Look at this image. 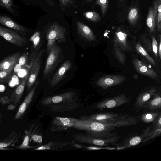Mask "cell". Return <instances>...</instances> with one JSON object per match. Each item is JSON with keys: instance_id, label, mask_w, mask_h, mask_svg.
I'll list each match as a JSON object with an SVG mask.
<instances>
[{"instance_id": "47", "label": "cell", "mask_w": 161, "mask_h": 161, "mask_svg": "<svg viewBox=\"0 0 161 161\" xmlns=\"http://www.w3.org/2000/svg\"><path fill=\"white\" fill-rule=\"evenodd\" d=\"M1 114L0 113V121H1Z\"/></svg>"}, {"instance_id": "24", "label": "cell", "mask_w": 161, "mask_h": 161, "mask_svg": "<svg viewBox=\"0 0 161 161\" xmlns=\"http://www.w3.org/2000/svg\"><path fill=\"white\" fill-rule=\"evenodd\" d=\"M160 113L158 111L146 113L141 115V119L145 123H149L153 121Z\"/></svg>"}, {"instance_id": "49", "label": "cell", "mask_w": 161, "mask_h": 161, "mask_svg": "<svg viewBox=\"0 0 161 161\" xmlns=\"http://www.w3.org/2000/svg\"><path fill=\"white\" fill-rule=\"evenodd\" d=\"M87 0V1H92V0Z\"/></svg>"}, {"instance_id": "44", "label": "cell", "mask_w": 161, "mask_h": 161, "mask_svg": "<svg viewBox=\"0 0 161 161\" xmlns=\"http://www.w3.org/2000/svg\"><path fill=\"white\" fill-rule=\"evenodd\" d=\"M158 53L160 59H161V36L160 35V42L158 47Z\"/></svg>"}, {"instance_id": "14", "label": "cell", "mask_w": 161, "mask_h": 161, "mask_svg": "<svg viewBox=\"0 0 161 161\" xmlns=\"http://www.w3.org/2000/svg\"><path fill=\"white\" fill-rule=\"evenodd\" d=\"M71 66V62L69 60H68L64 63L51 79L50 83V86H55L58 83Z\"/></svg>"}, {"instance_id": "19", "label": "cell", "mask_w": 161, "mask_h": 161, "mask_svg": "<svg viewBox=\"0 0 161 161\" xmlns=\"http://www.w3.org/2000/svg\"><path fill=\"white\" fill-rule=\"evenodd\" d=\"M0 24L18 31L27 32V30L25 27L16 23L7 16L0 15Z\"/></svg>"}, {"instance_id": "38", "label": "cell", "mask_w": 161, "mask_h": 161, "mask_svg": "<svg viewBox=\"0 0 161 161\" xmlns=\"http://www.w3.org/2000/svg\"><path fill=\"white\" fill-rule=\"evenodd\" d=\"M152 49L155 56L158 57V43L157 40L154 36L152 38Z\"/></svg>"}, {"instance_id": "46", "label": "cell", "mask_w": 161, "mask_h": 161, "mask_svg": "<svg viewBox=\"0 0 161 161\" xmlns=\"http://www.w3.org/2000/svg\"><path fill=\"white\" fill-rule=\"evenodd\" d=\"M107 148H102L93 147H87V148L89 150H97L101 149H106Z\"/></svg>"}, {"instance_id": "13", "label": "cell", "mask_w": 161, "mask_h": 161, "mask_svg": "<svg viewBox=\"0 0 161 161\" xmlns=\"http://www.w3.org/2000/svg\"><path fill=\"white\" fill-rule=\"evenodd\" d=\"M157 5L156 0H154L153 5L149 8L146 19V25L149 28L151 33H153L157 26Z\"/></svg>"}, {"instance_id": "39", "label": "cell", "mask_w": 161, "mask_h": 161, "mask_svg": "<svg viewBox=\"0 0 161 161\" xmlns=\"http://www.w3.org/2000/svg\"><path fill=\"white\" fill-rule=\"evenodd\" d=\"M11 102L10 98L7 96L0 97V103L3 105H5Z\"/></svg>"}, {"instance_id": "32", "label": "cell", "mask_w": 161, "mask_h": 161, "mask_svg": "<svg viewBox=\"0 0 161 161\" xmlns=\"http://www.w3.org/2000/svg\"><path fill=\"white\" fill-rule=\"evenodd\" d=\"M156 0L157 8V26L158 30L160 31L161 29V0Z\"/></svg>"}, {"instance_id": "37", "label": "cell", "mask_w": 161, "mask_h": 161, "mask_svg": "<svg viewBox=\"0 0 161 161\" xmlns=\"http://www.w3.org/2000/svg\"><path fill=\"white\" fill-rule=\"evenodd\" d=\"M154 129H161V114L153 121Z\"/></svg>"}, {"instance_id": "9", "label": "cell", "mask_w": 161, "mask_h": 161, "mask_svg": "<svg viewBox=\"0 0 161 161\" xmlns=\"http://www.w3.org/2000/svg\"><path fill=\"white\" fill-rule=\"evenodd\" d=\"M60 50L61 48L57 43L50 49L48 53V57L43 71V75L44 76L48 75L51 72L58 58Z\"/></svg>"}, {"instance_id": "5", "label": "cell", "mask_w": 161, "mask_h": 161, "mask_svg": "<svg viewBox=\"0 0 161 161\" xmlns=\"http://www.w3.org/2000/svg\"><path fill=\"white\" fill-rule=\"evenodd\" d=\"M122 113L106 112L95 114L86 119L104 124H110L112 125L111 124L114 123L116 127L115 124V123L118 127L117 122L122 118Z\"/></svg>"}, {"instance_id": "7", "label": "cell", "mask_w": 161, "mask_h": 161, "mask_svg": "<svg viewBox=\"0 0 161 161\" xmlns=\"http://www.w3.org/2000/svg\"><path fill=\"white\" fill-rule=\"evenodd\" d=\"M43 53L44 51L42 50L36 55L27 82V88L28 89H30L32 87L37 78L40 69L42 58Z\"/></svg>"}, {"instance_id": "29", "label": "cell", "mask_w": 161, "mask_h": 161, "mask_svg": "<svg viewBox=\"0 0 161 161\" xmlns=\"http://www.w3.org/2000/svg\"><path fill=\"white\" fill-rule=\"evenodd\" d=\"M138 17V11L136 8H132L130 11L128 15V19L131 24H134L136 21Z\"/></svg>"}, {"instance_id": "18", "label": "cell", "mask_w": 161, "mask_h": 161, "mask_svg": "<svg viewBox=\"0 0 161 161\" xmlns=\"http://www.w3.org/2000/svg\"><path fill=\"white\" fill-rule=\"evenodd\" d=\"M20 55V52H16L4 58L0 62V71L8 69L15 66Z\"/></svg>"}, {"instance_id": "48", "label": "cell", "mask_w": 161, "mask_h": 161, "mask_svg": "<svg viewBox=\"0 0 161 161\" xmlns=\"http://www.w3.org/2000/svg\"><path fill=\"white\" fill-rule=\"evenodd\" d=\"M61 0H59V2H60V3H61Z\"/></svg>"}, {"instance_id": "41", "label": "cell", "mask_w": 161, "mask_h": 161, "mask_svg": "<svg viewBox=\"0 0 161 161\" xmlns=\"http://www.w3.org/2000/svg\"><path fill=\"white\" fill-rule=\"evenodd\" d=\"M31 138L34 141L38 143H41L42 141V136L36 134L33 135L32 136Z\"/></svg>"}, {"instance_id": "16", "label": "cell", "mask_w": 161, "mask_h": 161, "mask_svg": "<svg viewBox=\"0 0 161 161\" xmlns=\"http://www.w3.org/2000/svg\"><path fill=\"white\" fill-rule=\"evenodd\" d=\"M29 75V74H28L21 80L19 85L15 89L9 97L11 102H13L15 105L18 104L21 99Z\"/></svg>"}, {"instance_id": "23", "label": "cell", "mask_w": 161, "mask_h": 161, "mask_svg": "<svg viewBox=\"0 0 161 161\" xmlns=\"http://www.w3.org/2000/svg\"><path fill=\"white\" fill-rule=\"evenodd\" d=\"M54 124L60 127H65L73 126L74 124L73 118L56 117Z\"/></svg>"}, {"instance_id": "26", "label": "cell", "mask_w": 161, "mask_h": 161, "mask_svg": "<svg viewBox=\"0 0 161 161\" xmlns=\"http://www.w3.org/2000/svg\"><path fill=\"white\" fill-rule=\"evenodd\" d=\"M33 125H32L30 128L25 132V134L24 137L23 142L19 146L16 147L17 148L20 149H25L29 148V142Z\"/></svg>"}, {"instance_id": "15", "label": "cell", "mask_w": 161, "mask_h": 161, "mask_svg": "<svg viewBox=\"0 0 161 161\" xmlns=\"http://www.w3.org/2000/svg\"><path fill=\"white\" fill-rule=\"evenodd\" d=\"M36 83L34 86L30 90L19 106L14 117L15 120L21 118L27 109L34 96L38 84Z\"/></svg>"}, {"instance_id": "10", "label": "cell", "mask_w": 161, "mask_h": 161, "mask_svg": "<svg viewBox=\"0 0 161 161\" xmlns=\"http://www.w3.org/2000/svg\"><path fill=\"white\" fill-rule=\"evenodd\" d=\"M156 92V89L152 88L140 93L134 104L133 109L137 112H139L144 108L147 102L150 100L152 95Z\"/></svg>"}, {"instance_id": "20", "label": "cell", "mask_w": 161, "mask_h": 161, "mask_svg": "<svg viewBox=\"0 0 161 161\" xmlns=\"http://www.w3.org/2000/svg\"><path fill=\"white\" fill-rule=\"evenodd\" d=\"M74 95V92H69L58 95L46 98L43 101L42 103L44 104L57 103L71 98Z\"/></svg>"}, {"instance_id": "6", "label": "cell", "mask_w": 161, "mask_h": 161, "mask_svg": "<svg viewBox=\"0 0 161 161\" xmlns=\"http://www.w3.org/2000/svg\"><path fill=\"white\" fill-rule=\"evenodd\" d=\"M0 36L10 43L19 47H23L27 42L26 38L11 30L0 26Z\"/></svg>"}, {"instance_id": "4", "label": "cell", "mask_w": 161, "mask_h": 161, "mask_svg": "<svg viewBox=\"0 0 161 161\" xmlns=\"http://www.w3.org/2000/svg\"><path fill=\"white\" fill-rule=\"evenodd\" d=\"M130 98L121 94L112 98L105 99L95 105L93 108L96 109H109L120 106L128 103Z\"/></svg>"}, {"instance_id": "31", "label": "cell", "mask_w": 161, "mask_h": 161, "mask_svg": "<svg viewBox=\"0 0 161 161\" xmlns=\"http://www.w3.org/2000/svg\"><path fill=\"white\" fill-rule=\"evenodd\" d=\"M95 4L100 6L102 15L104 16L108 6L109 0H97Z\"/></svg>"}, {"instance_id": "25", "label": "cell", "mask_w": 161, "mask_h": 161, "mask_svg": "<svg viewBox=\"0 0 161 161\" xmlns=\"http://www.w3.org/2000/svg\"><path fill=\"white\" fill-rule=\"evenodd\" d=\"M136 48L138 52L144 57L148 62L155 66H156V63L154 60L149 55L139 43L136 44Z\"/></svg>"}, {"instance_id": "35", "label": "cell", "mask_w": 161, "mask_h": 161, "mask_svg": "<svg viewBox=\"0 0 161 161\" xmlns=\"http://www.w3.org/2000/svg\"><path fill=\"white\" fill-rule=\"evenodd\" d=\"M16 137L15 135H14L13 137L11 136L10 138L9 136L8 139H6L3 142H0V149H3L6 147L10 146L15 140Z\"/></svg>"}, {"instance_id": "11", "label": "cell", "mask_w": 161, "mask_h": 161, "mask_svg": "<svg viewBox=\"0 0 161 161\" xmlns=\"http://www.w3.org/2000/svg\"><path fill=\"white\" fill-rule=\"evenodd\" d=\"M120 138L117 136L107 138H101L90 136L83 137V142L97 146H107L110 144H115Z\"/></svg>"}, {"instance_id": "2", "label": "cell", "mask_w": 161, "mask_h": 161, "mask_svg": "<svg viewBox=\"0 0 161 161\" xmlns=\"http://www.w3.org/2000/svg\"><path fill=\"white\" fill-rule=\"evenodd\" d=\"M65 28L56 22L53 23L47 30L46 37L47 40V52L48 53L56 42L64 43L66 41Z\"/></svg>"}, {"instance_id": "22", "label": "cell", "mask_w": 161, "mask_h": 161, "mask_svg": "<svg viewBox=\"0 0 161 161\" xmlns=\"http://www.w3.org/2000/svg\"><path fill=\"white\" fill-rule=\"evenodd\" d=\"M127 35L122 31H118L115 33L114 40L115 44L119 46L121 49L128 50L129 47L127 41Z\"/></svg>"}, {"instance_id": "45", "label": "cell", "mask_w": 161, "mask_h": 161, "mask_svg": "<svg viewBox=\"0 0 161 161\" xmlns=\"http://www.w3.org/2000/svg\"><path fill=\"white\" fill-rule=\"evenodd\" d=\"M16 106L15 104H10L7 107V109L8 110H12L16 108Z\"/></svg>"}, {"instance_id": "33", "label": "cell", "mask_w": 161, "mask_h": 161, "mask_svg": "<svg viewBox=\"0 0 161 161\" xmlns=\"http://www.w3.org/2000/svg\"><path fill=\"white\" fill-rule=\"evenodd\" d=\"M12 0H0V6L6 8L11 13L14 14V11L12 8Z\"/></svg>"}, {"instance_id": "8", "label": "cell", "mask_w": 161, "mask_h": 161, "mask_svg": "<svg viewBox=\"0 0 161 161\" xmlns=\"http://www.w3.org/2000/svg\"><path fill=\"white\" fill-rule=\"evenodd\" d=\"M125 80L124 76L118 75H105L99 78L96 84L103 89H105L120 84Z\"/></svg>"}, {"instance_id": "12", "label": "cell", "mask_w": 161, "mask_h": 161, "mask_svg": "<svg viewBox=\"0 0 161 161\" xmlns=\"http://www.w3.org/2000/svg\"><path fill=\"white\" fill-rule=\"evenodd\" d=\"M132 63L136 70L140 74L153 78L158 77V75L154 70L138 59H134Z\"/></svg>"}, {"instance_id": "21", "label": "cell", "mask_w": 161, "mask_h": 161, "mask_svg": "<svg viewBox=\"0 0 161 161\" xmlns=\"http://www.w3.org/2000/svg\"><path fill=\"white\" fill-rule=\"evenodd\" d=\"M153 99L149 100L147 103L144 108L152 111H158L161 108V97L159 93H153Z\"/></svg>"}, {"instance_id": "40", "label": "cell", "mask_w": 161, "mask_h": 161, "mask_svg": "<svg viewBox=\"0 0 161 161\" xmlns=\"http://www.w3.org/2000/svg\"><path fill=\"white\" fill-rule=\"evenodd\" d=\"M24 68L23 66L21 65L19 63H16L13 69V74L14 75L17 73L21 69Z\"/></svg>"}, {"instance_id": "17", "label": "cell", "mask_w": 161, "mask_h": 161, "mask_svg": "<svg viewBox=\"0 0 161 161\" xmlns=\"http://www.w3.org/2000/svg\"><path fill=\"white\" fill-rule=\"evenodd\" d=\"M76 25L78 33L85 39L91 41L96 40V37L92 30L82 22L77 21Z\"/></svg>"}, {"instance_id": "30", "label": "cell", "mask_w": 161, "mask_h": 161, "mask_svg": "<svg viewBox=\"0 0 161 161\" xmlns=\"http://www.w3.org/2000/svg\"><path fill=\"white\" fill-rule=\"evenodd\" d=\"M114 50L115 55L118 61L122 64H124L125 61V57L118 47V45L115 44Z\"/></svg>"}, {"instance_id": "27", "label": "cell", "mask_w": 161, "mask_h": 161, "mask_svg": "<svg viewBox=\"0 0 161 161\" xmlns=\"http://www.w3.org/2000/svg\"><path fill=\"white\" fill-rule=\"evenodd\" d=\"M14 66L8 69L0 71V83L7 82L9 80Z\"/></svg>"}, {"instance_id": "36", "label": "cell", "mask_w": 161, "mask_h": 161, "mask_svg": "<svg viewBox=\"0 0 161 161\" xmlns=\"http://www.w3.org/2000/svg\"><path fill=\"white\" fill-rule=\"evenodd\" d=\"M28 60V54L26 53H25L20 56L18 61L21 65L25 68L26 65Z\"/></svg>"}, {"instance_id": "1", "label": "cell", "mask_w": 161, "mask_h": 161, "mask_svg": "<svg viewBox=\"0 0 161 161\" xmlns=\"http://www.w3.org/2000/svg\"><path fill=\"white\" fill-rule=\"evenodd\" d=\"M73 127L86 131L90 136L101 138H107L117 136L116 132L112 131L116 127L110 124L87 119L86 118L79 120L74 119Z\"/></svg>"}, {"instance_id": "43", "label": "cell", "mask_w": 161, "mask_h": 161, "mask_svg": "<svg viewBox=\"0 0 161 161\" xmlns=\"http://www.w3.org/2000/svg\"><path fill=\"white\" fill-rule=\"evenodd\" d=\"M50 147L49 145H46L44 146H42L39 147L35 149V150H42L45 149H50Z\"/></svg>"}, {"instance_id": "3", "label": "cell", "mask_w": 161, "mask_h": 161, "mask_svg": "<svg viewBox=\"0 0 161 161\" xmlns=\"http://www.w3.org/2000/svg\"><path fill=\"white\" fill-rule=\"evenodd\" d=\"M161 131V129H153L151 131L150 127L147 126L141 134L137 136H134L125 141L118 147L119 149H121L136 146L142 142L144 139L152 134H158L159 135Z\"/></svg>"}, {"instance_id": "34", "label": "cell", "mask_w": 161, "mask_h": 161, "mask_svg": "<svg viewBox=\"0 0 161 161\" xmlns=\"http://www.w3.org/2000/svg\"><path fill=\"white\" fill-rule=\"evenodd\" d=\"M30 40L33 43V48H36L40 42V33L39 32H35L30 37Z\"/></svg>"}, {"instance_id": "42", "label": "cell", "mask_w": 161, "mask_h": 161, "mask_svg": "<svg viewBox=\"0 0 161 161\" xmlns=\"http://www.w3.org/2000/svg\"><path fill=\"white\" fill-rule=\"evenodd\" d=\"M72 0H62L61 3L62 6H66L67 5L70 3Z\"/></svg>"}, {"instance_id": "28", "label": "cell", "mask_w": 161, "mask_h": 161, "mask_svg": "<svg viewBox=\"0 0 161 161\" xmlns=\"http://www.w3.org/2000/svg\"><path fill=\"white\" fill-rule=\"evenodd\" d=\"M83 16L88 20L93 22H96L101 20V17L97 12L93 11H86L83 13Z\"/></svg>"}]
</instances>
